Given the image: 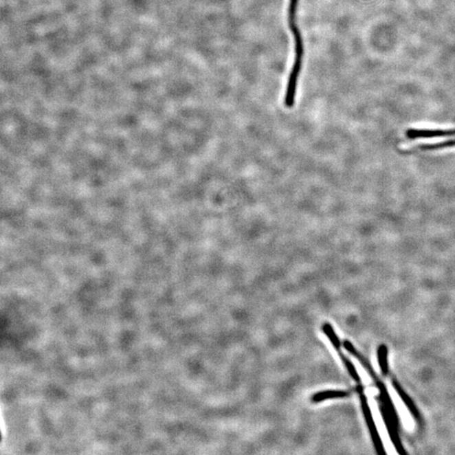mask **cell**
Wrapping results in <instances>:
<instances>
[{
  "label": "cell",
  "instance_id": "cell-7",
  "mask_svg": "<svg viewBox=\"0 0 455 455\" xmlns=\"http://www.w3.org/2000/svg\"><path fill=\"white\" fill-rule=\"evenodd\" d=\"M322 331L324 335L329 339L331 344L333 345L334 348L337 351L342 350V342L337 333H335L333 326L329 323H324L322 326Z\"/></svg>",
  "mask_w": 455,
  "mask_h": 455
},
{
  "label": "cell",
  "instance_id": "cell-9",
  "mask_svg": "<svg viewBox=\"0 0 455 455\" xmlns=\"http://www.w3.org/2000/svg\"><path fill=\"white\" fill-rule=\"evenodd\" d=\"M455 146V140L441 142L437 144H421L419 148L421 151H437V149L450 148Z\"/></svg>",
  "mask_w": 455,
  "mask_h": 455
},
{
  "label": "cell",
  "instance_id": "cell-8",
  "mask_svg": "<svg viewBox=\"0 0 455 455\" xmlns=\"http://www.w3.org/2000/svg\"><path fill=\"white\" fill-rule=\"evenodd\" d=\"M338 354L341 357L342 363L344 364L345 367L346 369H348L350 376L352 377V378L354 379V381L357 383V386L362 385L361 378L359 373H357V369L355 366H354V364L352 363V362H351L348 357L342 352V350L338 351Z\"/></svg>",
  "mask_w": 455,
  "mask_h": 455
},
{
  "label": "cell",
  "instance_id": "cell-4",
  "mask_svg": "<svg viewBox=\"0 0 455 455\" xmlns=\"http://www.w3.org/2000/svg\"><path fill=\"white\" fill-rule=\"evenodd\" d=\"M392 385L395 391H397V394L399 395V397H400L401 401L404 402L406 408L408 409V411L412 414L414 419H415L417 421H421V417L419 412V410L417 409L415 403H414L412 399L410 397V395L408 394V392H406V391L403 389L401 384L398 382L397 379H393Z\"/></svg>",
  "mask_w": 455,
  "mask_h": 455
},
{
  "label": "cell",
  "instance_id": "cell-6",
  "mask_svg": "<svg viewBox=\"0 0 455 455\" xmlns=\"http://www.w3.org/2000/svg\"><path fill=\"white\" fill-rule=\"evenodd\" d=\"M388 348L385 344H381L377 349V357H378L380 370L383 375H389V362H388Z\"/></svg>",
  "mask_w": 455,
  "mask_h": 455
},
{
  "label": "cell",
  "instance_id": "cell-1",
  "mask_svg": "<svg viewBox=\"0 0 455 455\" xmlns=\"http://www.w3.org/2000/svg\"><path fill=\"white\" fill-rule=\"evenodd\" d=\"M294 38V49H296V58H294L292 70L289 74L288 85H287L285 105L286 107L292 108L296 103V96L298 77L302 69V63L304 55V41L302 38L300 29L297 25L290 27Z\"/></svg>",
  "mask_w": 455,
  "mask_h": 455
},
{
  "label": "cell",
  "instance_id": "cell-5",
  "mask_svg": "<svg viewBox=\"0 0 455 455\" xmlns=\"http://www.w3.org/2000/svg\"><path fill=\"white\" fill-rule=\"evenodd\" d=\"M349 395V391L346 390H324L313 395L311 401L314 403H319L329 400V399L344 398L348 397Z\"/></svg>",
  "mask_w": 455,
  "mask_h": 455
},
{
  "label": "cell",
  "instance_id": "cell-3",
  "mask_svg": "<svg viewBox=\"0 0 455 455\" xmlns=\"http://www.w3.org/2000/svg\"><path fill=\"white\" fill-rule=\"evenodd\" d=\"M342 345L344 346V348L348 351L351 355L355 357V359L359 362L362 366L364 368L365 370H366L368 373V375H370L372 379L374 380V382L376 381V380L379 379V377L376 374L375 369L373 368L371 364L369 363V361L366 359V357H365L363 354H362L359 351L353 346L352 342H349L348 340H346L343 342Z\"/></svg>",
  "mask_w": 455,
  "mask_h": 455
},
{
  "label": "cell",
  "instance_id": "cell-2",
  "mask_svg": "<svg viewBox=\"0 0 455 455\" xmlns=\"http://www.w3.org/2000/svg\"><path fill=\"white\" fill-rule=\"evenodd\" d=\"M359 395L362 412H363L365 421L368 426L369 434H370L373 443H374L376 452L380 454H386L385 447H384L381 438L377 428L374 417L369 408L368 401L366 395L364 393V389L357 390Z\"/></svg>",
  "mask_w": 455,
  "mask_h": 455
},
{
  "label": "cell",
  "instance_id": "cell-10",
  "mask_svg": "<svg viewBox=\"0 0 455 455\" xmlns=\"http://www.w3.org/2000/svg\"><path fill=\"white\" fill-rule=\"evenodd\" d=\"M298 6V0H289V27L296 25V14Z\"/></svg>",
  "mask_w": 455,
  "mask_h": 455
}]
</instances>
